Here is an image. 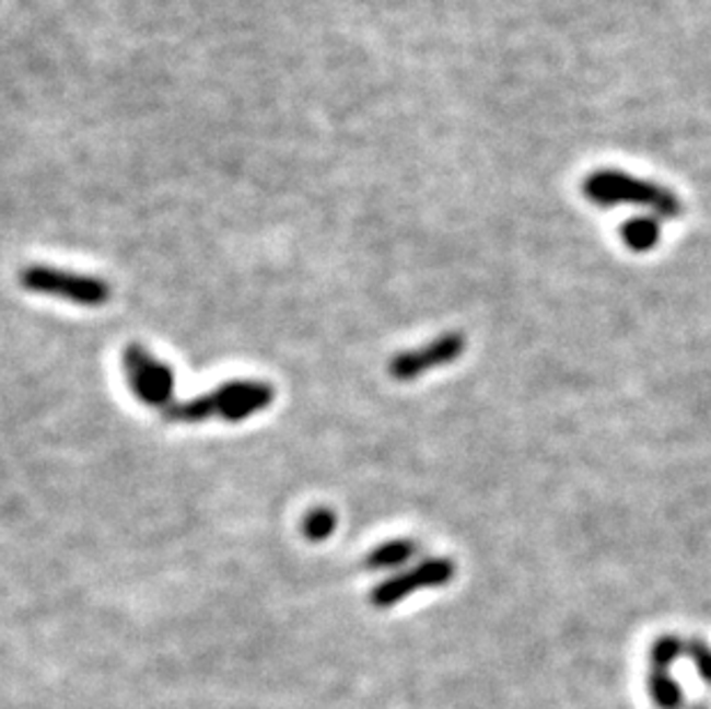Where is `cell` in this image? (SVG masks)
<instances>
[{
  "instance_id": "1",
  "label": "cell",
  "mask_w": 711,
  "mask_h": 709,
  "mask_svg": "<svg viewBox=\"0 0 711 709\" xmlns=\"http://www.w3.org/2000/svg\"><path fill=\"white\" fill-rule=\"evenodd\" d=\"M275 402V390L260 381H231L208 394L194 396L185 404L168 406L162 417L173 425H201L208 419L221 422H244L256 412L270 408Z\"/></svg>"
},
{
  "instance_id": "2",
  "label": "cell",
  "mask_w": 711,
  "mask_h": 709,
  "mask_svg": "<svg viewBox=\"0 0 711 709\" xmlns=\"http://www.w3.org/2000/svg\"><path fill=\"white\" fill-rule=\"evenodd\" d=\"M583 194L590 198L594 206L613 208L617 204H631L642 206L656 212L658 217L675 219L684 212L679 198L661 185L650 181H640L629 173H621L615 168L594 171L583 181Z\"/></svg>"
},
{
  "instance_id": "3",
  "label": "cell",
  "mask_w": 711,
  "mask_h": 709,
  "mask_svg": "<svg viewBox=\"0 0 711 709\" xmlns=\"http://www.w3.org/2000/svg\"><path fill=\"white\" fill-rule=\"evenodd\" d=\"M123 371L125 381L135 394V398L148 408L166 410L173 396L175 387V375L173 369L154 358L150 350H145L141 344H129L123 352Z\"/></svg>"
},
{
  "instance_id": "4",
  "label": "cell",
  "mask_w": 711,
  "mask_h": 709,
  "mask_svg": "<svg viewBox=\"0 0 711 709\" xmlns=\"http://www.w3.org/2000/svg\"><path fill=\"white\" fill-rule=\"evenodd\" d=\"M21 286L31 293L62 298L79 306H104L110 298V288L104 279L56 270L47 268V265H31V268H26L21 272Z\"/></svg>"
},
{
  "instance_id": "5",
  "label": "cell",
  "mask_w": 711,
  "mask_h": 709,
  "mask_svg": "<svg viewBox=\"0 0 711 709\" xmlns=\"http://www.w3.org/2000/svg\"><path fill=\"white\" fill-rule=\"evenodd\" d=\"M454 573H456V565L450 558H427V560H421L417 567H412L404 573H396L383 583H377L369 594V602L373 608L385 611V608L401 604L404 600H408L410 594H415L419 590L450 585Z\"/></svg>"
},
{
  "instance_id": "6",
  "label": "cell",
  "mask_w": 711,
  "mask_h": 709,
  "mask_svg": "<svg viewBox=\"0 0 711 709\" xmlns=\"http://www.w3.org/2000/svg\"><path fill=\"white\" fill-rule=\"evenodd\" d=\"M465 346H468L465 335H461V332H447V335L433 339L424 348L398 352L387 367L389 375L398 383L417 381L419 375L456 362L465 352Z\"/></svg>"
},
{
  "instance_id": "7",
  "label": "cell",
  "mask_w": 711,
  "mask_h": 709,
  "mask_svg": "<svg viewBox=\"0 0 711 709\" xmlns=\"http://www.w3.org/2000/svg\"><path fill=\"white\" fill-rule=\"evenodd\" d=\"M681 640L675 636H663L656 648L652 652V663H654V671H652V691L656 696V700L661 705H677L679 702V691L675 682L668 677V666L673 663V659L677 654H681Z\"/></svg>"
},
{
  "instance_id": "8",
  "label": "cell",
  "mask_w": 711,
  "mask_h": 709,
  "mask_svg": "<svg viewBox=\"0 0 711 709\" xmlns=\"http://www.w3.org/2000/svg\"><path fill=\"white\" fill-rule=\"evenodd\" d=\"M417 553H419V544L415 539H392V542L375 546L362 560V565L369 571L396 569V567L410 562Z\"/></svg>"
},
{
  "instance_id": "9",
  "label": "cell",
  "mask_w": 711,
  "mask_h": 709,
  "mask_svg": "<svg viewBox=\"0 0 711 709\" xmlns=\"http://www.w3.org/2000/svg\"><path fill=\"white\" fill-rule=\"evenodd\" d=\"M619 235L627 242L629 249L650 252L658 245L661 229H658V221L652 217H636V219H629L621 224Z\"/></svg>"
},
{
  "instance_id": "10",
  "label": "cell",
  "mask_w": 711,
  "mask_h": 709,
  "mask_svg": "<svg viewBox=\"0 0 711 709\" xmlns=\"http://www.w3.org/2000/svg\"><path fill=\"white\" fill-rule=\"evenodd\" d=\"M335 530H337V516L327 507H318L314 512H308L302 523V535L308 542H325Z\"/></svg>"
},
{
  "instance_id": "11",
  "label": "cell",
  "mask_w": 711,
  "mask_h": 709,
  "mask_svg": "<svg viewBox=\"0 0 711 709\" xmlns=\"http://www.w3.org/2000/svg\"><path fill=\"white\" fill-rule=\"evenodd\" d=\"M688 654H691L698 663V669L707 682H711V650L704 646V642H688Z\"/></svg>"
}]
</instances>
